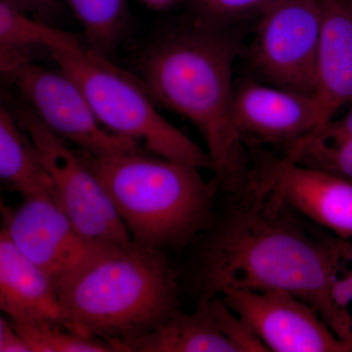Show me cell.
<instances>
[{
  "instance_id": "6da1fadb",
  "label": "cell",
  "mask_w": 352,
  "mask_h": 352,
  "mask_svg": "<svg viewBox=\"0 0 352 352\" xmlns=\"http://www.w3.org/2000/svg\"><path fill=\"white\" fill-rule=\"evenodd\" d=\"M222 194L212 226L201 236L199 298L230 289L288 292L312 305L340 339L352 344V315L333 298L351 241L247 183Z\"/></svg>"
},
{
  "instance_id": "5bb4252c",
  "label": "cell",
  "mask_w": 352,
  "mask_h": 352,
  "mask_svg": "<svg viewBox=\"0 0 352 352\" xmlns=\"http://www.w3.org/2000/svg\"><path fill=\"white\" fill-rule=\"evenodd\" d=\"M0 309L12 322L64 324V312L52 278L0 232Z\"/></svg>"
},
{
  "instance_id": "9a60e30c",
  "label": "cell",
  "mask_w": 352,
  "mask_h": 352,
  "mask_svg": "<svg viewBox=\"0 0 352 352\" xmlns=\"http://www.w3.org/2000/svg\"><path fill=\"white\" fill-rule=\"evenodd\" d=\"M113 346L122 352H237L217 327L208 298H199L192 314L178 310L149 332Z\"/></svg>"
},
{
  "instance_id": "7402d4cb",
  "label": "cell",
  "mask_w": 352,
  "mask_h": 352,
  "mask_svg": "<svg viewBox=\"0 0 352 352\" xmlns=\"http://www.w3.org/2000/svg\"><path fill=\"white\" fill-rule=\"evenodd\" d=\"M203 298H208L217 327L237 352H270L251 326L226 305L221 296Z\"/></svg>"
},
{
  "instance_id": "5b68a950",
  "label": "cell",
  "mask_w": 352,
  "mask_h": 352,
  "mask_svg": "<svg viewBox=\"0 0 352 352\" xmlns=\"http://www.w3.org/2000/svg\"><path fill=\"white\" fill-rule=\"evenodd\" d=\"M50 53L59 69L82 89L109 131L157 156L214 170L208 153L159 112L140 78L116 66L78 36Z\"/></svg>"
},
{
  "instance_id": "30bf717a",
  "label": "cell",
  "mask_w": 352,
  "mask_h": 352,
  "mask_svg": "<svg viewBox=\"0 0 352 352\" xmlns=\"http://www.w3.org/2000/svg\"><path fill=\"white\" fill-rule=\"evenodd\" d=\"M221 296L270 352H352L312 305L288 292L230 289Z\"/></svg>"
},
{
  "instance_id": "ffe728a7",
  "label": "cell",
  "mask_w": 352,
  "mask_h": 352,
  "mask_svg": "<svg viewBox=\"0 0 352 352\" xmlns=\"http://www.w3.org/2000/svg\"><path fill=\"white\" fill-rule=\"evenodd\" d=\"M12 324L31 347L32 352H116L108 340L80 335L58 322Z\"/></svg>"
},
{
  "instance_id": "7a4b0ae2",
  "label": "cell",
  "mask_w": 352,
  "mask_h": 352,
  "mask_svg": "<svg viewBox=\"0 0 352 352\" xmlns=\"http://www.w3.org/2000/svg\"><path fill=\"white\" fill-rule=\"evenodd\" d=\"M243 51L237 28L184 20L159 36L139 61V78L157 105L200 131L221 193L242 187L249 171V150L233 120V68Z\"/></svg>"
},
{
  "instance_id": "ac0fdd59",
  "label": "cell",
  "mask_w": 352,
  "mask_h": 352,
  "mask_svg": "<svg viewBox=\"0 0 352 352\" xmlns=\"http://www.w3.org/2000/svg\"><path fill=\"white\" fill-rule=\"evenodd\" d=\"M76 36L0 2V67L3 75L29 60L28 50L43 47L50 51L66 45Z\"/></svg>"
},
{
  "instance_id": "d4e9b609",
  "label": "cell",
  "mask_w": 352,
  "mask_h": 352,
  "mask_svg": "<svg viewBox=\"0 0 352 352\" xmlns=\"http://www.w3.org/2000/svg\"><path fill=\"white\" fill-rule=\"evenodd\" d=\"M336 302L344 309L349 310L352 302V249L347 258V264L333 287Z\"/></svg>"
},
{
  "instance_id": "cb8c5ba5",
  "label": "cell",
  "mask_w": 352,
  "mask_h": 352,
  "mask_svg": "<svg viewBox=\"0 0 352 352\" xmlns=\"http://www.w3.org/2000/svg\"><path fill=\"white\" fill-rule=\"evenodd\" d=\"M0 352H32L31 347L6 316L0 318Z\"/></svg>"
},
{
  "instance_id": "2e32d148",
  "label": "cell",
  "mask_w": 352,
  "mask_h": 352,
  "mask_svg": "<svg viewBox=\"0 0 352 352\" xmlns=\"http://www.w3.org/2000/svg\"><path fill=\"white\" fill-rule=\"evenodd\" d=\"M0 178L23 198L54 193L41 155L7 104L0 106Z\"/></svg>"
},
{
  "instance_id": "484cf974",
  "label": "cell",
  "mask_w": 352,
  "mask_h": 352,
  "mask_svg": "<svg viewBox=\"0 0 352 352\" xmlns=\"http://www.w3.org/2000/svg\"><path fill=\"white\" fill-rule=\"evenodd\" d=\"M140 1L143 2L145 6L150 7V8L161 10V9L173 6L177 0H140Z\"/></svg>"
},
{
  "instance_id": "3957f363",
  "label": "cell",
  "mask_w": 352,
  "mask_h": 352,
  "mask_svg": "<svg viewBox=\"0 0 352 352\" xmlns=\"http://www.w3.org/2000/svg\"><path fill=\"white\" fill-rule=\"evenodd\" d=\"M54 283L64 325L112 344L180 310L178 274L164 251L135 243L105 245Z\"/></svg>"
},
{
  "instance_id": "603a6c76",
  "label": "cell",
  "mask_w": 352,
  "mask_h": 352,
  "mask_svg": "<svg viewBox=\"0 0 352 352\" xmlns=\"http://www.w3.org/2000/svg\"><path fill=\"white\" fill-rule=\"evenodd\" d=\"M0 2L34 19L52 25L61 19L68 10L62 0H0Z\"/></svg>"
},
{
  "instance_id": "277c9868",
  "label": "cell",
  "mask_w": 352,
  "mask_h": 352,
  "mask_svg": "<svg viewBox=\"0 0 352 352\" xmlns=\"http://www.w3.org/2000/svg\"><path fill=\"white\" fill-rule=\"evenodd\" d=\"M135 244L182 249L210 228L219 185L200 168L146 150L94 155L78 150Z\"/></svg>"
},
{
  "instance_id": "7c38bea8",
  "label": "cell",
  "mask_w": 352,
  "mask_h": 352,
  "mask_svg": "<svg viewBox=\"0 0 352 352\" xmlns=\"http://www.w3.org/2000/svg\"><path fill=\"white\" fill-rule=\"evenodd\" d=\"M233 120L245 145H280L325 124L314 96L247 78L235 83Z\"/></svg>"
},
{
  "instance_id": "52a82bcc",
  "label": "cell",
  "mask_w": 352,
  "mask_h": 352,
  "mask_svg": "<svg viewBox=\"0 0 352 352\" xmlns=\"http://www.w3.org/2000/svg\"><path fill=\"white\" fill-rule=\"evenodd\" d=\"M321 21L319 0H278L263 14L243 51L259 80L314 97Z\"/></svg>"
},
{
  "instance_id": "ba28073f",
  "label": "cell",
  "mask_w": 352,
  "mask_h": 352,
  "mask_svg": "<svg viewBox=\"0 0 352 352\" xmlns=\"http://www.w3.org/2000/svg\"><path fill=\"white\" fill-rule=\"evenodd\" d=\"M247 147L248 185L277 196L336 237L352 239V180L296 163L263 146Z\"/></svg>"
},
{
  "instance_id": "9c48e42d",
  "label": "cell",
  "mask_w": 352,
  "mask_h": 352,
  "mask_svg": "<svg viewBox=\"0 0 352 352\" xmlns=\"http://www.w3.org/2000/svg\"><path fill=\"white\" fill-rule=\"evenodd\" d=\"M6 76L38 119L78 150L94 155L146 150L109 131L97 119L82 89L61 69L54 71L29 59Z\"/></svg>"
},
{
  "instance_id": "e0dca14e",
  "label": "cell",
  "mask_w": 352,
  "mask_h": 352,
  "mask_svg": "<svg viewBox=\"0 0 352 352\" xmlns=\"http://www.w3.org/2000/svg\"><path fill=\"white\" fill-rule=\"evenodd\" d=\"M340 118L282 147L281 154L303 166L352 180V105Z\"/></svg>"
},
{
  "instance_id": "4fadbf2b",
  "label": "cell",
  "mask_w": 352,
  "mask_h": 352,
  "mask_svg": "<svg viewBox=\"0 0 352 352\" xmlns=\"http://www.w3.org/2000/svg\"><path fill=\"white\" fill-rule=\"evenodd\" d=\"M319 2L321 36L314 98L326 124L352 105V2Z\"/></svg>"
},
{
  "instance_id": "8992f818",
  "label": "cell",
  "mask_w": 352,
  "mask_h": 352,
  "mask_svg": "<svg viewBox=\"0 0 352 352\" xmlns=\"http://www.w3.org/2000/svg\"><path fill=\"white\" fill-rule=\"evenodd\" d=\"M16 120L31 138L54 187L55 197L78 232L100 245L133 243L98 178L78 150L69 147L23 99L11 101Z\"/></svg>"
},
{
  "instance_id": "8fae6325",
  "label": "cell",
  "mask_w": 352,
  "mask_h": 352,
  "mask_svg": "<svg viewBox=\"0 0 352 352\" xmlns=\"http://www.w3.org/2000/svg\"><path fill=\"white\" fill-rule=\"evenodd\" d=\"M1 212V230L54 282L107 245L78 232L53 194L25 197L16 208L2 205Z\"/></svg>"
},
{
  "instance_id": "d6986e66",
  "label": "cell",
  "mask_w": 352,
  "mask_h": 352,
  "mask_svg": "<svg viewBox=\"0 0 352 352\" xmlns=\"http://www.w3.org/2000/svg\"><path fill=\"white\" fill-rule=\"evenodd\" d=\"M82 28L85 43L108 56L129 31L127 0H62Z\"/></svg>"
},
{
  "instance_id": "44dd1931",
  "label": "cell",
  "mask_w": 352,
  "mask_h": 352,
  "mask_svg": "<svg viewBox=\"0 0 352 352\" xmlns=\"http://www.w3.org/2000/svg\"><path fill=\"white\" fill-rule=\"evenodd\" d=\"M278 0H190L185 20L207 27L232 28L261 17Z\"/></svg>"
},
{
  "instance_id": "4316f807",
  "label": "cell",
  "mask_w": 352,
  "mask_h": 352,
  "mask_svg": "<svg viewBox=\"0 0 352 352\" xmlns=\"http://www.w3.org/2000/svg\"><path fill=\"white\" fill-rule=\"evenodd\" d=\"M349 1L352 2V0H349Z\"/></svg>"
}]
</instances>
